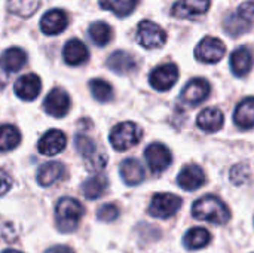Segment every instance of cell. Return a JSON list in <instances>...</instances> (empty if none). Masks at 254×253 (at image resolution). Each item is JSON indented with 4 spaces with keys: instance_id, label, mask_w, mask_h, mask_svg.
Masks as SVG:
<instances>
[{
    "instance_id": "1",
    "label": "cell",
    "mask_w": 254,
    "mask_h": 253,
    "mask_svg": "<svg viewBox=\"0 0 254 253\" xmlns=\"http://www.w3.org/2000/svg\"><path fill=\"white\" fill-rule=\"evenodd\" d=\"M192 213L199 221H207L216 225H225L231 219L228 206L214 195H205L195 201Z\"/></svg>"
},
{
    "instance_id": "2",
    "label": "cell",
    "mask_w": 254,
    "mask_h": 253,
    "mask_svg": "<svg viewBox=\"0 0 254 253\" xmlns=\"http://www.w3.org/2000/svg\"><path fill=\"white\" fill-rule=\"evenodd\" d=\"M83 213H85V209L76 198H70V197L61 198L55 209V218H57V225L61 233L74 231Z\"/></svg>"
},
{
    "instance_id": "3",
    "label": "cell",
    "mask_w": 254,
    "mask_h": 253,
    "mask_svg": "<svg viewBox=\"0 0 254 253\" xmlns=\"http://www.w3.org/2000/svg\"><path fill=\"white\" fill-rule=\"evenodd\" d=\"M74 146L76 151L83 157V163L88 171H101L107 163V157L104 152H101L94 140L85 134H77L74 139Z\"/></svg>"
},
{
    "instance_id": "4",
    "label": "cell",
    "mask_w": 254,
    "mask_h": 253,
    "mask_svg": "<svg viewBox=\"0 0 254 253\" xmlns=\"http://www.w3.org/2000/svg\"><path fill=\"white\" fill-rule=\"evenodd\" d=\"M143 139L141 128L134 122H122L118 124L110 133V143L116 151H127Z\"/></svg>"
},
{
    "instance_id": "5",
    "label": "cell",
    "mask_w": 254,
    "mask_h": 253,
    "mask_svg": "<svg viewBox=\"0 0 254 253\" xmlns=\"http://www.w3.org/2000/svg\"><path fill=\"white\" fill-rule=\"evenodd\" d=\"M182 207V198L174 195V194H167V192H161L156 194L152 198V203L149 206V213L153 218H161V219H167L174 216Z\"/></svg>"
},
{
    "instance_id": "6",
    "label": "cell",
    "mask_w": 254,
    "mask_h": 253,
    "mask_svg": "<svg viewBox=\"0 0 254 253\" xmlns=\"http://www.w3.org/2000/svg\"><path fill=\"white\" fill-rule=\"evenodd\" d=\"M137 40L141 46H144L147 49H156V48H161L165 45L167 33L158 24L146 19V21H141L138 24Z\"/></svg>"
},
{
    "instance_id": "7",
    "label": "cell",
    "mask_w": 254,
    "mask_h": 253,
    "mask_svg": "<svg viewBox=\"0 0 254 253\" xmlns=\"http://www.w3.org/2000/svg\"><path fill=\"white\" fill-rule=\"evenodd\" d=\"M225 52H226V46L220 39L207 36L196 46L195 57L201 63L214 64V63H217V61H220L223 58Z\"/></svg>"
},
{
    "instance_id": "8",
    "label": "cell",
    "mask_w": 254,
    "mask_h": 253,
    "mask_svg": "<svg viewBox=\"0 0 254 253\" xmlns=\"http://www.w3.org/2000/svg\"><path fill=\"white\" fill-rule=\"evenodd\" d=\"M144 158H146L147 166L152 170V173H162V171H165L170 167L171 161H173L170 149L165 145H162V143H152V145H149L147 149L144 151Z\"/></svg>"
},
{
    "instance_id": "9",
    "label": "cell",
    "mask_w": 254,
    "mask_h": 253,
    "mask_svg": "<svg viewBox=\"0 0 254 253\" xmlns=\"http://www.w3.org/2000/svg\"><path fill=\"white\" fill-rule=\"evenodd\" d=\"M177 79H179V69L173 63L156 67L149 76L150 85L158 91H168L170 88L174 86Z\"/></svg>"
},
{
    "instance_id": "10",
    "label": "cell",
    "mask_w": 254,
    "mask_h": 253,
    "mask_svg": "<svg viewBox=\"0 0 254 253\" xmlns=\"http://www.w3.org/2000/svg\"><path fill=\"white\" fill-rule=\"evenodd\" d=\"M208 94H210V84L202 78H196L188 82V85L182 91L180 98L186 106H198L204 100H207Z\"/></svg>"
},
{
    "instance_id": "11",
    "label": "cell",
    "mask_w": 254,
    "mask_h": 253,
    "mask_svg": "<svg viewBox=\"0 0 254 253\" xmlns=\"http://www.w3.org/2000/svg\"><path fill=\"white\" fill-rule=\"evenodd\" d=\"M211 0H179L171 9V15L176 18L192 19L195 16L207 13Z\"/></svg>"
},
{
    "instance_id": "12",
    "label": "cell",
    "mask_w": 254,
    "mask_h": 253,
    "mask_svg": "<svg viewBox=\"0 0 254 253\" xmlns=\"http://www.w3.org/2000/svg\"><path fill=\"white\" fill-rule=\"evenodd\" d=\"M45 110L48 115L54 118H63L68 113L70 109V97L61 88H54L45 98Z\"/></svg>"
},
{
    "instance_id": "13",
    "label": "cell",
    "mask_w": 254,
    "mask_h": 253,
    "mask_svg": "<svg viewBox=\"0 0 254 253\" xmlns=\"http://www.w3.org/2000/svg\"><path fill=\"white\" fill-rule=\"evenodd\" d=\"M65 143H67V137L63 131L49 130L48 133H45L40 137V140L37 143V149L40 154H43L46 157H54L64 151Z\"/></svg>"
},
{
    "instance_id": "14",
    "label": "cell",
    "mask_w": 254,
    "mask_h": 253,
    "mask_svg": "<svg viewBox=\"0 0 254 253\" xmlns=\"http://www.w3.org/2000/svg\"><path fill=\"white\" fill-rule=\"evenodd\" d=\"M13 89H15V94L21 100L31 101L40 94V89H42L40 78L34 73H27L15 82Z\"/></svg>"
},
{
    "instance_id": "15",
    "label": "cell",
    "mask_w": 254,
    "mask_h": 253,
    "mask_svg": "<svg viewBox=\"0 0 254 253\" xmlns=\"http://www.w3.org/2000/svg\"><path fill=\"white\" fill-rule=\"evenodd\" d=\"M177 182L185 191H195V189H199L205 183V173L199 166L188 164L179 173Z\"/></svg>"
},
{
    "instance_id": "16",
    "label": "cell",
    "mask_w": 254,
    "mask_h": 253,
    "mask_svg": "<svg viewBox=\"0 0 254 253\" xmlns=\"http://www.w3.org/2000/svg\"><path fill=\"white\" fill-rule=\"evenodd\" d=\"M68 25V16L63 9H52L46 12L40 21V28L43 33L54 36L65 30Z\"/></svg>"
},
{
    "instance_id": "17",
    "label": "cell",
    "mask_w": 254,
    "mask_h": 253,
    "mask_svg": "<svg viewBox=\"0 0 254 253\" xmlns=\"http://www.w3.org/2000/svg\"><path fill=\"white\" fill-rule=\"evenodd\" d=\"M253 52L249 46H240L231 55V67L235 76L249 75L253 67Z\"/></svg>"
},
{
    "instance_id": "18",
    "label": "cell",
    "mask_w": 254,
    "mask_h": 253,
    "mask_svg": "<svg viewBox=\"0 0 254 253\" xmlns=\"http://www.w3.org/2000/svg\"><path fill=\"white\" fill-rule=\"evenodd\" d=\"M63 57L67 64L79 66V64H83L89 58V51L82 40L71 39L65 43V46L63 49Z\"/></svg>"
},
{
    "instance_id": "19",
    "label": "cell",
    "mask_w": 254,
    "mask_h": 253,
    "mask_svg": "<svg viewBox=\"0 0 254 253\" xmlns=\"http://www.w3.org/2000/svg\"><path fill=\"white\" fill-rule=\"evenodd\" d=\"M223 121H225V116H223V113H222L220 109H217V107H208V109H204L198 115L196 125L202 131L216 133V131H219L223 127Z\"/></svg>"
},
{
    "instance_id": "20",
    "label": "cell",
    "mask_w": 254,
    "mask_h": 253,
    "mask_svg": "<svg viewBox=\"0 0 254 253\" xmlns=\"http://www.w3.org/2000/svg\"><path fill=\"white\" fill-rule=\"evenodd\" d=\"M107 67L118 75H128L137 69V61L131 54L125 51H116L109 57Z\"/></svg>"
},
{
    "instance_id": "21",
    "label": "cell",
    "mask_w": 254,
    "mask_h": 253,
    "mask_svg": "<svg viewBox=\"0 0 254 253\" xmlns=\"http://www.w3.org/2000/svg\"><path fill=\"white\" fill-rule=\"evenodd\" d=\"M121 176L127 185L135 186L144 180L146 173L140 161H137L135 158H128L121 164Z\"/></svg>"
},
{
    "instance_id": "22",
    "label": "cell",
    "mask_w": 254,
    "mask_h": 253,
    "mask_svg": "<svg viewBox=\"0 0 254 253\" xmlns=\"http://www.w3.org/2000/svg\"><path fill=\"white\" fill-rule=\"evenodd\" d=\"M235 124L243 130H250L254 127V97H249L243 100L235 113H234Z\"/></svg>"
},
{
    "instance_id": "23",
    "label": "cell",
    "mask_w": 254,
    "mask_h": 253,
    "mask_svg": "<svg viewBox=\"0 0 254 253\" xmlns=\"http://www.w3.org/2000/svg\"><path fill=\"white\" fill-rule=\"evenodd\" d=\"M64 174V166L61 163L52 161L43 164L37 171V182L40 186H51L60 180Z\"/></svg>"
},
{
    "instance_id": "24",
    "label": "cell",
    "mask_w": 254,
    "mask_h": 253,
    "mask_svg": "<svg viewBox=\"0 0 254 253\" xmlns=\"http://www.w3.org/2000/svg\"><path fill=\"white\" fill-rule=\"evenodd\" d=\"M27 55L19 48H9L0 55V67L4 72H18L25 64Z\"/></svg>"
},
{
    "instance_id": "25",
    "label": "cell",
    "mask_w": 254,
    "mask_h": 253,
    "mask_svg": "<svg viewBox=\"0 0 254 253\" xmlns=\"http://www.w3.org/2000/svg\"><path fill=\"white\" fill-rule=\"evenodd\" d=\"M109 188V180L104 174H95L89 177L88 180L83 182L82 185V192L88 200H97L100 198L106 189Z\"/></svg>"
},
{
    "instance_id": "26",
    "label": "cell",
    "mask_w": 254,
    "mask_h": 253,
    "mask_svg": "<svg viewBox=\"0 0 254 253\" xmlns=\"http://www.w3.org/2000/svg\"><path fill=\"white\" fill-rule=\"evenodd\" d=\"M211 240V234L204 228H192L185 234L183 243L188 251H198L205 248Z\"/></svg>"
},
{
    "instance_id": "27",
    "label": "cell",
    "mask_w": 254,
    "mask_h": 253,
    "mask_svg": "<svg viewBox=\"0 0 254 253\" xmlns=\"http://www.w3.org/2000/svg\"><path fill=\"white\" fill-rule=\"evenodd\" d=\"M21 142V134L13 125H1L0 127V151L6 152L15 149Z\"/></svg>"
},
{
    "instance_id": "28",
    "label": "cell",
    "mask_w": 254,
    "mask_h": 253,
    "mask_svg": "<svg viewBox=\"0 0 254 253\" xmlns=\"http://www.w3.org/2000/svg\"><path fill=\"white\" fill-rule=\"evenodd\" d=\"M223 27H225V30H226L228 34L237 37V36H241V34L250 31L252 27H253V24L247 22L238 13H231L229 16H226V19L223 22Z\"/></svg>"
},
{
    "instance_id": "29",
    "label": "cell",
    "mask_w": 254,
    "mask_h": 253,
    "mask_svg": "<svg viewBox=\"0 0 254 253\" xmlns=\"http://www.w3.org/2000/svg\"><path fill=\"white\" fill-rule=\"evenodd\" d=\"M112 36L113 33L110 25L103 21H97L89 25V37L98 46H106L112 40Z\"/></svg>"
},
{
    "instance_id": "30",
    "label": "cell",
    "mask_w": 254,
    "mask_h": 253,
    "mask_svg": "<svg viewBox=\"0 0 254 253\" xmlns=\"http://www.w3.org/2000/svg\"><path fill=\"white\" fill-rule=\"evenodd\" d=\"M42 0H9L7 1V9L22 18L31 16L40 6Z\"/></svg>"
},
{
    "instance_id": "31",
    "label": "cell",
    "mask_w": 254,
    "mask_h": 253,
    "mask_svg": "<svg viewBox=\"0 0 254 253\" xmlns=\"http://www.w3.org/2000/svg\"><path fill=\"white\" fill-rule=\"evenodd\" d=\"M138 0H100L103 9L112 10L118 16H128L137 6Z\"/></svg>"
},
{
    "instance_id": "32",
    "label": "cell",
    "mask_w": 254,
    "mask_h": 253,
    "mask_svg": "<svg viewBox=\"0 0 254 253\" xmlns=\"http://www.w3.org/2000/svg\"><path fill=\"white\" fill-rule=\"evenodd\" d=\"M89 89H91L94 98L101 103L110 101L113 98V88L104 79H92L89 82Z\"/></svg>"
},
{
    "instance_id": "33",
    "label": "cell",
    "mask_w": 254,
    "mask_h": 253,
    "mask_svg": "<svg viewBox=\"0 0 254 253\" xmlns=\"http://www.w3.org/2000/svg\"><path fill=\"white\" fill-rule=\"evenodd\" d=\"M98 219L103 221V222H113L115 219H118L119 216V209L116 204L113 203H107L104 206H101L98 209V213H97Z\"/></svg>"
},
{
    "instance_id": "34",
    "label": "cell",
    "mask_w": 254,
    "mask_h": 253,
    "mask_svg": "<svg viewBox=\"0 0 254 253\" xmlns=\"http://www.w3.org/2000/svg\"><path fill=\"white\" fill-rule=\"evenodd\" d=\"M241 18H244L247 22L253 24L254 22V0H249L246 3H243L237 12Z\"/></svg>"
},
{
    "instance_id": "35",
    "label": "cell",
    "mask_w": 254,
    "mask_h": 253,
    "mask_svg": "<svg viewBox=\"0 0 254 253\" xmlns=\"http://www.w3.org/2000/svg\"><path fill=\"white\" fill-rule=\"evenodd\" d=\"M10 186H12V179H10V176H9L4 170L0 169V197L4 195V194L10 189Z\"/></svg>"
},
{
    "instance_id": "36",
    "label": "cell",
    "mask_w": 254,
    "mask_h": 253,
    "mask_svg": "<svg viewBox=\"0 0 254 253\" xmlns=\"http://www.w3.org/2000/svg\"><path fill=\"white\" fill-rule=\"evenodd\" d=\"M46 253H74L70 248H67V246H54V248H51L49 251Z\"/></svg>"
},
{
    "instance_id": "37",
    "label": "cell",
    "mask_w": 254,
    "mask_h": 253,
    "mask_svg": "<svg viewBox=\"0 0 254 253\" xmlns=\"http://www.w3.org/2000/svg\"><path fill=\"white\" fill-rule=\"evenodd\" d=\"M7 84V73L0 67V89H3Z\"/></svg>"
},
{
    "instance_id": "38",
    "label": "cell",
    "mask_w": 254,
    "mask_h": 253,
    "mask_svg": "<svg viewBox=\"0 0 254 253\" xmlns=\"http://www.w3.org/2000/svg\"><path fill=\"white\" fill-rule=\"evenodd\" d=\"M1 253H21V252H18V251H12V249H7V251H3Z\"/></svg>"
}]
</instances>
